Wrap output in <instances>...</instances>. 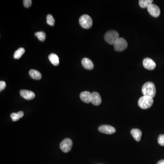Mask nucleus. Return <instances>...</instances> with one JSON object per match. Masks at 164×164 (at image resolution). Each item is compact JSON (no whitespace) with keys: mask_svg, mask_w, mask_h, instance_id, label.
<instances>
[{"mask_svg":"<svg viewBox=\"0 0 164 164\" xmlns=\"http://www.w3.org/2000/svg\"><path fill=\"white\" fill-rule=\"evenodd\" d=\"M142 92L144 96H147L153 98L156 95V86L154 83L148 82L143 86Z\"/></svg>","mask_w":164,"mask_h":164,"instance_id":"1","label":"nucleus"},{"mask_svg":"<svg viewBox=\"0 0 164 164\" xmlns=\"http://www.w3.org/2000/svg\"><path fill=\"white\" fill-rule=\"evenodd\" d=\"M154 103L153 98L147 96H143L139 99L138 105L142 109H147L152 105Z\"/></svg>","mask_w":164,"mask_h":164,"instance_id":"2","label":"nucleus"},{"mask_svg":"<svg viewBox=\"0 0 164 164\" xmlns=\"http://www.w3.org/2000/svg\"><path fill=\"white\" fill-rule=\"evenodd\" d=\"M119 38V34L117 31L114 30H110L107 32L104 36V39L106 42L111 45H114Z\"/></svg>","mask_w":164,"mask_h":164,"instance_id":"3","label":"nucleus"},{"mask_svg":"<svg viewBox=\"0 0 164 164\" xmlns=\"http://www.w3.org/2000/svg\"><path fill=\"white\" fill-rule=\"evenodd\" d=\"M79 23L80 26L84 29L91 28L93 25L92 18L88 15H84L80 17Z\"/></svg>","mask_w":164,"mask_h":164,"instance_id":"4","label":"nucleus"},{"mask_svg":"<svg viewBox=\"0 0 164 164\" xmlns=\"http://www.w3.org/2000/svg\"><path fill=\"white\" fill-rule=\"evenodd\" d=\"M128 46L127 42L125 39L119 38L114 44V47L116 51H121L126 49Z\"/></svg>","mask_w":164,"mask_h":164,"instance_id":"5","label":"nucleus"},{"mask_svg":"<svg viewBox=\"0 0 164 164\" xmlns=\"http://www.w3.org/2000/svg\"><path fill=\"white\" fill-rule=\"evenodd\" d=\"M73 146V141L70 139L66 138L60 143V148L62 152L68 153L71 150Z\"/></svg>","mask_w":164,"mask_h":164,"instance_id":"6","label":"nucleus"},{"mask_svg":"<svg viewBox=\"0 0 164 164\" xmlns=\"http://www.w3.org/2000/svg\"><path fill=\"white\" fill-rule=\"evenodd\" d=\"M147 10L150 15L153 17H158L161 14V10H160V8L158 6L152 3L150 5H149L147 8Z\"/></svg>","mask_w":164,"mask_h":164,"instance_id":"7","label":"nucleus"},{"mask_svg":"<svg viewBox=\"0 0 164 164\" xmlns=\"http://www.w3.org/2000/svg\"><path fill=\"white\" fill-rule=\"evenodd\" d=\"M99 131L101 133L106 134H113L116 131V130L114 127L109 125H103L99 127Z\"/></svg>","mask_w":164,"mask_h":164,"instance_id":"8","label":"nucleus"},{"mask_svg":"<svg viewBox=\"0 0 164 164\" xmlns=\"http://www.w3.org/2000/svg\"><path fill=\"white\" fill-rule=\"evenodd\" d=\"M143 63L145 68L149 70H153L156 67V62L152 59L149 58H145L143 60Z\"/></svg>","mask_w":164,"mask_h":164,"instance_id":"9","label":"nucleus"},{"mask_svg":"<svg viewBox=\"0 0 164 164\" xmlns=\"http://www.w3.org/2000/svg\"><path fill=\"white\" fill-rule=\"evenodd\" d=\"M21 96L27 100L33 99L35 97V95L32 91L30 90H21L20 91Z\"/></svg>","mask_w":164,"mask_h":164,"instance_id":"10","label":"nucleus"},{"mask_svg":"<svg viewBox=\"0 0 164 164\" xmlns=\"http://www.w3.org/2000/svg\"><path fill=\"white\" fill-rule=\"evenodd\" d=\"M91 103L93 105L98 106L102 103V99L101 96L98 93L94 92L91 94Z\"/></svg>","mask_w":164,"mask_h":164,"instance_id":"11","label":"nucleus"},{"mask_svg":"<svg viewBox=\"0 0 164 164\" xmlns=\"http://www.w3.org/2000/svg\"><path fill=\"white\" fill-rule=\"evenodd\" d=\"M91 94L92 93L89 91H84L80 95V98L82 101L85 103H89L91 102Z\"/></svg>","mask_w":164,"mask_h":164,"instance_id":"12","label":"nucleus"},{"mask_svg":"<svg viewBox=\"0 0 164 164\" xmlns=\"http://www.w3.org/2000/svg\"><path fill=\"white\" fill-rule=\"evenodd\" d=\"M82 65L85 69L88 70H92L93 69L94 65L93 62L89 58H84L81 62Z\"/></svg>","mask_w":164,"mask_h":164,"instance_id":"13","label":"nucleus"},{"mask_svg":"<svg viewBox=\"0 0 164 164\" xmlns=\"http://www.w3.org/2000/svg\"><path fill=\"white\" fill-rule=\"evenodd\" d=\"M130 133L136 141H140L142 136V132L141 130L138 129H132Z\"/></svg>","mask_w":164,"mask_h":164,"instance_id":"14","label":"nucleus"},{"mask_svg":"<svg viewBox=\"0 0 164 164\" xmlns=\"http://www.w3.org/2000/svg\"><path fill=\"white\" fill-rule=\"evenodd\" d=\"M29 75L32 78L35 80H40L42 78V74L36 70H30L29 72Z\"/></svg>","mask_w":164,"mask_h":164,"instance_id":"15","label":"nucleus"},{"mask_svg":"<svg viewBox=\"0 0 164 164\" xmlns=\"http://www.w3.org/2000/svg\"><path fill=\"white\" fill-rule=\"evenodd\" d=\"M48 58L50 62L54 65L57 66L59 64V59L58 55L55 54H51L48 56Z\"/></svg>","mask_w":164,"mask_h":164,"instance_id":"16","label":"nucleus"},{"mask_svg":"<svg viewBox=\"0 0 164 164\" xmlns=\"http://www.w3.org/2000/svg\"><path fill=\"white\" fill-rule=\"evenodd\" d=\"M24 113L23 111H19L17 113H13L11 114L10 117L13 121H17L23 116Z\"/></svg>","mask_w":164,"mask_h":164,"instance_id":"17","label":"nucleus"},{"mask_svg":"<svg viewBox=\"0 0 164 164\" xmlns=\"http://www.w3.org/2000/svg\"><path fill=\"white\" fill-rule=\"evenodd\" d=\"M25 50L24 48L23 47L19 48L14 53V55H13L14 58L16 59H20L23 56V54L25 53Z\"/></svg>","mask_w":164,"mask_h":164,"instance_id":"18","label":"nucleus"},{"mask_svg":"<svg viewBox=\"0 0 164 164\" xmlns=\"http://www.w3.org/2000/svg\"><path fill=\"white\" fill-rule=\"evenodd\" d=\"M153 0H139V3L140 7L143 8H148L149 5L152 4Z\"/></svg>","mask_w":164,"mask_h":164,"instance_id":"19","label":"nucleus"},{"mask_svg":"<svg viewBox=\"0 0 164 164\" xmlns=\"http://www.w3.org/2000/svg\"><path fill=\"white\" fill-rule=\"evenodd\" d=\"M35 36L38 38V39L41 42H43L46 39V35L44 32L41 31L36 32L35 33Z\"/></svg>","mask_w":164,"mask_h":164,"instance_id":"20","label":"nucleus"},{"mask_svg":"<svg viewBox=\"0 0 164 164\" xmlns=\"http://www.w3.org/2000/svg\"><path fill=\"white\" fill-rule=\"evenodd\" d=\"M47 23L48 25L50 26H54L55 23V19L52 15L48 14L47 16Z\"/></svg>","mask_w":164,"mask_h":164,"instance_id":"21","label":"nucleus"},{"mask_svg":"<svg viewBox=\"0 0 164 164\" xmlns=\"http://www.w3.org/2000/svg\"><path fill=\"white\" fill-rule=\"evenodd\" d=\"M158 142L159 145L161 146H164V135L161 134L159 135L158 138Z\"/></svg>","mask_w":164,"mask_h":164,"instance_id":"22","label":"nucleus"},{"mask_svg":"<svg viewBox=\"0 0 164 164\" xmlns=\"http://www.w3.org/2000/svg\"><path fill=\"white\" fill-rule=\"evenodd\" d=\"M32 3V1L31 0H24L23 1L24 6L26 8H29L31 7Z\"/></svg>","mask_w":164,"mask_h":164,"instance_id":"23","label":"nucleus"},{"mask_svg":"<svg viewBox=\"0 0 164 164\" xmlns=\"http://www.w3.org/2000/svg\"><path fill=\"white\" fill-rule=\"evenodd\" d=\"M6 87V83L3 81H0V91L1 92L2 90L5 89Z\"/></svg>","mask_w":164,"mask_h":164,"instance_id":"24","label":"nucleus"},{"mask_svg":"<svg viewBox=\"0 0 164 164\" xmlns=\"http://www.w3.org/2000/svg\"><path fill=\"white\" fill-rule=\"evenodd\" d=\"M157 164H164V160H161Z\"/></svg>","mask_w":164,"mask_h":164,"instance_id":"25","label":"nucleus"}]
</instances>
